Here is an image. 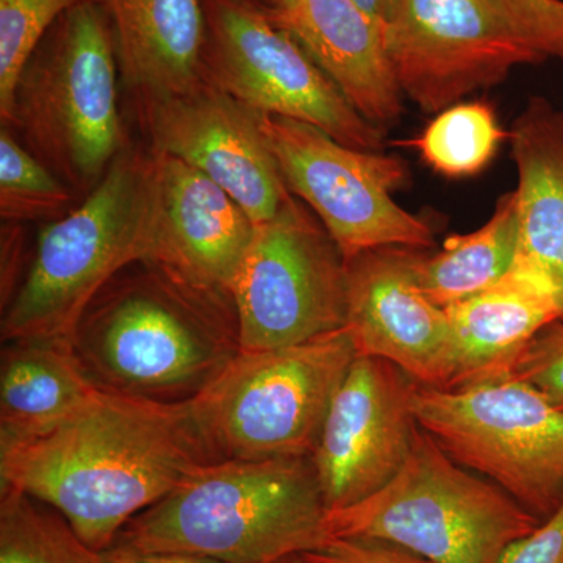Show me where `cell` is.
Returning <instances> with one entry per match:
<instances>
[{
    "instance_id": "1",
    "label": "cell",
    "mask_w": 563,
    "mask_h": 563,
    "mask_svg": "<svg viewBox=\"0 0 563 563\" xmlns=\"http://www.w3.org/2000/svg\"><path fill=\"white\" fill-rule=\"evenodd\" d=\"M211 461L190 402L98 390L35 442L0 454V488L49 504L98 553Z\"/></svg>"
},
{
    "instance_id": "2",
    "label": "cell",
    "mask_w": 563,
    "mask_h": 563,
    "mask_svg": "<svg viewBox=\"0 0 563 563\" xmlns=\"http://www.w3.org/2000/svg\"><path fill=\"white\" fill-rule=\"evenodd\" d=\"M70 343L98 390L165 404L190 402L242 351L232 301L150 262L133 263L99 291Z\"/></svg>"
},
{
    "instance_id": "3",
    "label": "cell",
    "mask_w": 563,
    "mask_h": 563,
    "mask_svg": "<svg viewBox=\"0 0 563 563\" xmlns=\"http://www.w3.org/2000/svg\"><path fill=\"white\" fill-rule=\"evenodd\" d=\"M328 507L312 457L203 463L132 518L117 547L280 563L329 542Z\"/></svg>"
},
{
    "instance_id": "4",
    "label": "cell",
    "mask_w": 563,
    "mask_h": 563,
    "mask_svg": "<svg viewBox=\"0 0 563 563\" xmlns=\"http://www.w3.org/2000/svg\"><path fill=\"white\" fill-rule=\"evenodd\" d=\"M162 188L154 151L129 144L76 210L40 232L2 309V342L73 339L85 310L122 269L154 257Z\"/></svg>"
},
{
    "instance_id": "5",
    "label": "cell",
    "mask_w": 563,
    "mask_h": 563,
    "mask_svg": "<svg viewBox=\"0 0 563 563\" xmlns=\"http://www.w3.org/2000/svg\"><path fill=\"white\" fill-rule=\"evenodd\" d=\"M109 14L87 0L55 22L22 69L7 128L70 188L87 196L129 146L118 109Z\"/></svg>"
},
{
    "instance_id": "6",
    "label": "cell",
    "mask_w": 563,
    "mask_h": 563,
    "mask_svg": "<svg viewBox=\"0 0 563 563\" xmlns=\"http://www.w3.org/2000/svg\"><path fill=\"white\" fill-rule=\"evenodd\" d=\"M540 525L421 428L401 470L379 492L325 517L331 539L385 540L431 563H498L507 547Z\"/></svg>"
},
{
    "instance_id": "7",
    "label": "cell",
    "mask_w": 563,
    "mask_h": 563,
    "mask_svg": "<svg viewBox=\"0 0 563 563\" xmlns=\"http://www.w3.org/2000/svg\"><path fill=\"white\" fill-rule=\"evenodd\" d=\"M355 355L344 328L295 346L240 351L190 401L211 461L312 457Z\"/></svg>"
},
{
    "instance_id": "8",
    "label": "cell",
    "mask_w": 563,
    "mask_h": 563,
    "mask_svg": "<svg viewBox=\"0 0 563 563\" xmlns=\"http://www.w3.org/2000/svg\"><path fill=\"white\" fill-rule=\"evenodd\" d=\"M418 424L455 462L544 521L563 504V410L515 374L435 388L415 383Z\"/></svg>"
},
{
    "instance_id": "9",
    "label": "cell",
    "mask_w": 563,
    "mask_h": 563,
    "mask_svg": "<svg viewBox=\"0 0 563 563\" xmlns=\"http://www.w3.org/2000/svg\"><path fill=\"white\" fill-rule=\"evenodd\" d=\"M206 46L201 76L266 117L306 122L362 151H380L385 131L358 113L343 92L269 21L254 0H202Z\"/></svg>"
},
{
    "instance_id": "10",
    "label": "cell",
    "mask_w": 563,
    "mask_h": 563,
    "mask_svg": "<svg viewBox=\"0 0 563 563\" xmlns=\"http://www.w3.org/2000/svg\"><path fill=\"white\" fill-rule=\"evenodd\" d=\"M261 125L288 190L314 211L344 261L379 247L433 246L429 222L393 198L409 181L402 158L355 150L287 118L261 114Z\"/></svg>"
},
{
    "instance_id": "11",
    "label": "cell",
    "mask_w": 563,
    "mask_h": 563,
    "mask_svg": "<svg viewBox=\"0 0 563 563\" xmlns=\"http://www.w3.org/2000/svg\"><path fill=\"white\" fill-rule=\"evenodd\" d=\"M244 351L295 346L346 321V262L295 196L254 236L232 288Z\"/></svg>"
},
{
    "instance_id": "12",
    "label": "cell",
    "mask_w": 563,
    "mask_h": 563,
    "mask_svg": "<svg viewBox=\"0 0 563 563\" xmlns=\"http://www.w3.org/2000/svg\"><path fill=\"white\" fill-rule=\"evenodd\" d=\"M387 49L404 98L432 114L547 62L490 0H399Z\"/></svg>"
},
{
    "instance_id": "13",
    "label": "cell",
    "mask_w": 563,
    "mask_h": 563,
    "mask_svg": "<svg viewBox=\"0 0 563 563\" xmlns=\"http://www.w3.org/2000/svg\"><path fill=\"white\" fill-rule=\"evenodd\" d=\"M135 102L151 150L206 174L255 225L272 220L292 198L262 131L261 114L210 81Z\"/></svg>"
},
{
    "instance_id": "14",
    "label": "cell",
    "mask_w": 563,
    "mask_h": 563,
    "mask_svg": "<svg viewBox=\"0 0 563 563\" xmlns=\"http://www.w3.org/2000/svg\"><path fill=\"white\" fill-rule=\"evenodd\" d=\"M413 385L395 363L355 355L312 454L328 512L363 501L401 470L420 428Z\"/></svg>"
},
{
    "instance_id": "15",
    "label": "cell",
    "mask_w": 563,
    "mask_h": 563,
    "mask_svg": "<svg viewBox=\"0 0 563 563\" xmlns=\"http://www.w3.org/2000/svg\"><path fill=\"white\" fill-rule=\"evenodd\" d=\"M420 250L379 247L346 262V321L355 354L395 363L428 387L453 384L450 318L421 290Z\"/></svg>"
},
{
    "instance_id": "16",
    "label": "cell",
    "mask_w": 563,
    "mask_h": 563,
    "mask_svg": "<svg viewBox=\"0 0 563 563\" xmlns=\"http://www.w3.org/2000/svg\"><path fill=\"white\" fill-rule=\"evenodd\" d=\"M162 213L152 265L192 290L232 301L255 224L228 191L187 163L158 154Z\"/></svg>"
},
{
    "instance_id": "17",
    "label": "cell",
    "mask_w": 563,
    "mask_h": 563,
    "mask_svg": "<svg viewBox=\"0 0 563 563\" xmlns=\"http://www.w3.org/2000/svg\"><path fill=\"white\" fill-rule=\"evenodd\" d=\"M269 21L287 32L366 121L391 128L404 111L384 22L355 0H263Z\"/></svg>"
},
{
    "instance_id": "18",
    "label": "cell",
    "mask_w": 563,
    "mask_h": 563,
    "mask_svg": "<svg viewBox=\"0 0 563 563\" xmlns=\"http://www.w3.org/2000/svg\"><path fill=\"white\" fill-rule=\"evenodd\" d=\"M509 140L517 168L514 263L550 288L563 321V110L532 96L515 118Z\"/></svg>"
},
{
    "instance_id": "19",
    "label": "cell",
    "mask_w": 563,
    "mask_h": 563,
    "mask_svg": "<svg viewBox=\"0 0 563 563\" xmlns=\"http://www.w3.org/2000/svg\"><path fill=\"white\" fill-rule=\"evenodd\" d=\"M444 310L455 354L454 379L448 388L514 374L529 343L561 320L550 288L515 263L490 288Z\"/></svg>"
},
{
    "instance_id": "20",
    "label": "cell",
    "mask_w": 563,
    "mask_h": 563,
    "mask_svg": "<svg viewBox=\"0 0 563 563\" xmlns=\"http://www.w3.org/2000/svg\"><path fill=\"white\" fill-rule=\"evenodd\" d=\"M109 14L118 66L133 98L190 90L202 80V0H98Z\"/></svg>"
},
{
    "instance_id": "21",
    "label": "cell",
    "mask_w": 563,
    "mask_h": 563,
    "mask_svg": "<svg viewBox=\"0 0 563 563\" xmlns=\"http://www.w3.org/2000/svg\"><path fill=\"white\" fill-rule=\"evenodd\" d=\"M0 363V454L46 435L98 391L70 340H9Z\"/></svg>"
},
{
    "instance_id": "22",
    "label": "cell",
    "mask_w": 563,
    "mask_h": 563,
    "mask_svg": "<svg viewBox=\"0 0 563 563\" xmlns=\"http://www.w3.org/2000/svg\"><path fill=\"white\" fill-rule=\"evenodd\" d=\"M517 246V198L509 191L479 229L451 235L437 254H420L417 276L421 290L442 309L465 301L510 272Z\"/></svg>"
},
{
    "instance_id": "23",
    "label": "cell",
    "mask_w": 563,
    "mask_h": 563,
    "mask_svg": "<svg viewBox=\"0 0 563 563\" xmlns=\"http://www.w3.org/2000/svg\"><path fill=\"white\" fill-rule=\"evenodd\" d=\"M0 563H102L49 504L0 488Z\"/></svg>"
},
{
    "instance_id": "24",
    "label": "cell",
    "mask_w": 563,
    "mask_h": 563,
    "mask_svg": "<svg viewBox=\"0 0 563 563\" xmlns=\"http://www.w3.org/2000/svg\"><path fill=\"white\" fill-rule=\"evenodd\" d=\"M506 136L490 103L462 101L437 113L413 144L432 172L465 179L490 165Z\"/></svg>"
},
{
    "instance_id": "25",
    "label": "cell",
    "mask_w": 563,
    "mask_h": 563,
    "mask_svg": "<svg viewBox=\"0 0 563 563\" xmlns=\"http://www.w3.org/2000/svg\"><path fill=\"white\" fill-rule=\"evenodd\" d=\"M74 192L51 168L14 139L7 125L0 129V217L3 222L62 218Z\"/></svg>"
},
{
    "instance_id": "26",
    "label": "cell",
    "mask_w": 563,
    "mask_h": 563,
    "mask_svg": "<svg viewBox=\"0 0 563 563\" xmlns=\"http://www.w3.org/2000/svg\"><path fill=\"white\" fill-rule=\"evenodd\" d=\"M87 0H0V118L7 124L22 69L66 11Z\"/></svg>"
},
{
    "instance_id": "27",
    "label": "cell",
    "mask_w": 563,
    "mask_h": 563,
    "mask_svg": "<svg viewBox=\"0 0 563 563\" xmlns=\"http://www.w3.org/2000/svg\"><path fill=\"white\" fill-rule=\"evenodd\" d=\"M544 60L563 62V0H490Z\"/></svg>"
},
{
    "instance_id": "28",
    "label": "cell",
    "mask_w": 563,
    "mask_h": 563,
    "mask_svg": "<svg viewBox=\"0 0 563 563\" xmlns=\"http://www.w3.org/2000/svg\"><path fill=\"white\" fill-rule=\"evenodd\" d=\"M514 374L539 388L563 410V321L547 325L529 343Z\"/></svg>"
},
{
    "instance_id": "29",
    "label": "cell",
    "mask_w": 563,
    "mask_h": 563,
    "mask_svg": "<svg viewBox=\"0 0 563 563\" xmlns=\"http://www.w3.org/2000/svg\"><path fill=\"white\" fill-rule=\"evenodd\" d=\"M299 563H431L399 544L376 539H332L298 555Z\"/></svg>"
},
{
    "instance_id": "30",
    "label": "cell",
    "mask_w": 563,
    "mask_h": 563,
    "mask_svg": "<svg viewBox=\"0 0 563 563\" xmlns=\"http://www.w3.org/2000/svg\"><path fill=\"white\" fill-rule=\"evenodd\" d=\"M498 563H563V504L536 531L507 547Z\"/></svg>"
},
{
    "instance_id": "31",
    "label": "cell",
    "mask_w": 563,
    "mask_h": 563,
    "mask_svg": "<svg viewBox=\"0 0 563 563\" xmlns=\"http://www.w3.org/2000/svg\"><path fill=\"white\" fill-rule=\"evenodd\" d=\"M22 235L20 224L3 222L2 225V309L11 301L22 276Z\"/></svg>"
},
{
    "instance_id": "32",
    "label": "cell",
    "mask_w": 563,
    "mask_h": 563,
    "mask_svg": "<svg viewBox=\"0 0 563 563\" xmlns=\"http://www.w3.org/2000/svg\"><path fill=\"white\" fill-rule=\"evenodd\" d=\"M102 563H225L203 555L181 553H146L124 547H110L102 553Z\"/></svg>"
},
{
    "instance_id": "33",
    "label": "cell",
    "mask_w": 563,
    "mask_h": 563,
    "mask_svg": "<svg viewBox=\"0 0 563 563\" xmlns=\"http://www.w3.org/2000/svg\"><path fill=\"white\" fill-rule=\"evenodd\" d=\"M355 2H357L363 10L373 14L374 18L384 22L385 27H387L388 22L391 21L393 14H395L399 0H355Z\"/></svg>"
},
{
    "instance_id": "34",
    "label": "cell",
    "mask_w": 563,
    "mask_h": 563,
    "mask_svg": "<svg viewBox=\"0 0 563 563\" xmlns=\"http://www.w3.org/2000/svg\"><path fill=\"white\" fill-rule=\"evenodd\" d=\"M280 563H299L298 558L287 559V561L280 562Z\"/></svg>"
},
{
    "instance_id": "35",
    "label": "cell",
    "mask_w": 563,
    "mask_h": 563,
    "mask_svg": "<svg viewBox=\"0 0 563 563\" xmlns=\"http://www.w3.org/2000/svg\"><path fill=\"white\" fill-rule=\"evenodd\" d=\"M254 2L262 3V2H263V0H254Z\"/></svg>"
}]
</instances>
